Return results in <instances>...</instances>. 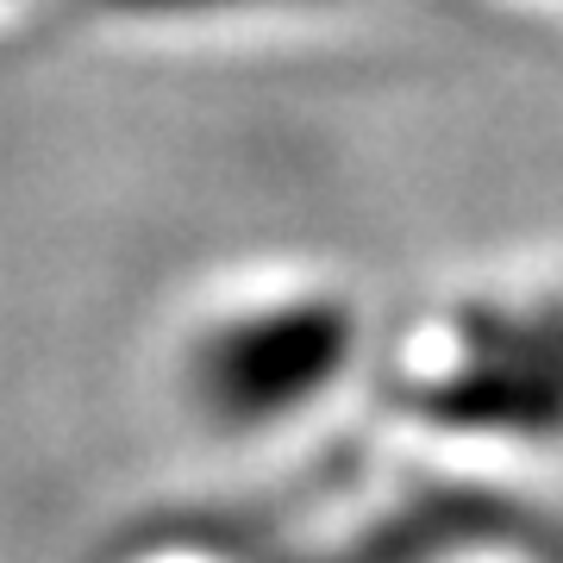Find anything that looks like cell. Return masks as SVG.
Segmentation results:
<instances>
[{"instance_id":"2","label":"cell","mask_w":563,"mask_h":563,"mask_svg":"<svg viewBox=\"0 0 563 563\" xmlns=\"http://www.w3.org/2000/svg\"><path fill=\"white\" fill-rule=\"evenodd\" d=\"M113 7H144V13H176V7H257V0H113ZM263 7H276V0H263Z\"/></svg>"},{"instance_id":"1","label":"cell","mask_w":563,"mask_h":563,"mask_svg":"<svg viewBox=\"0 0 563 563\" xmlns=\"http://www.w3.org/2000/svg\"><path fill=\"white\" fill-rule=\"evenodd\" d=\"M363 351L357 307L325 288L213 313L181 351V395L207 432H269L320 407Z\"/></svg>"},{"instance_id":"3","label":"cell","mask_w":563,"mask_h":563,"mask_svg":"<svg viewBox=\"0 0 563 563\" xmlns=\"http://www.w3.org/2000/svg\"><path fill=\"white\" fill-rule=\"evenodd\" d=\"M558 363H563V351H558Z\"/></svg>"}]
</instances>
